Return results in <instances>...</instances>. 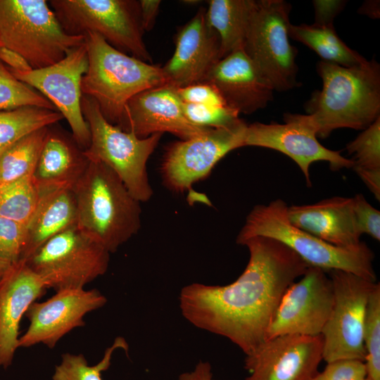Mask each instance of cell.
I'll list each match as a JSON object with an SVG mask.
<instances>
[{"label":"cell","instance_id":"15","mask_svg":"<svg viewBox=\"0 0 380 380\" xmlns=\"http://www.w3.org/2000/svg\"><path fill=\"white\" fill-rule=\"evenodd\" d=\"M334 305L331 279L324 270L309 267L284 292L266 334V340L283 335H321Z\"/></svg>","mask_w":380,"mask_h":380},{"label":"cell","instance_id":"17","mask_svg":"<svg viewBox=\"0 0 380 380\" xmlns=\"http://www.w3.org/2000/svg\"><path fill=\"white\" fill-rule=\"evenodd\" d=\"M323 360L322 335H283L246 355L245 380H313Z\"/></svg>","mask_w":380,"mask_h":380},{"label":"cell","instance_id":"18","mask_svg":"<svg viewBox=\"0 0 380 380\" xmlns=\"http://www.w3.org/2000/svg\"><path fill=\"white\" fill-rule=\"evenodd\" d=\"M183 105L177 89L170 85L142 91L127 103L119 127L141 139L169 132L186 140L206 131L208 128L194 125L186 118Z\"/></svg>","mask_w":380,"mask_h":380},{"label":"cell","instance_id":"25","mask_svg":"<svg viewBox=\"0 0 380 380\" xmlns=\"http://www.w3.org/2000/svg\"><path fill=\"white\" fill-rule=\"evenodd\" d=\"M255 6V0L208 1L205 17L220 38V59L243 49Z\"/></svg>","mask_w":380,"mask_h":380},{"label":"cell","instance_id":"24","mask_svg":"<svg viewBox=\"0 0 380 380\" xmlns=\"http://www.w3.org/2000/svg\"><path fill=\"white\" fill-rule=\"evenodd\" d=\"M77 225V204L72 189L39 192L37 208L26 225L25 246L20 261H25L54 236Z\"/></svg>","mask_w":380,"mask_h":380},{"label":"cell","instance_id":"16","mask_svg":"<svg viewBox=\"0 0 380 380\" xmlns=\"http://www.w3.org/2000/svg\"><path fill=\"white\" fill-rule=\"evenodd\" d=\"M106 303V296L99 290L84 289L60 290L45 301L34 302L25 315L30 324L20 336L18 348L42 343L53 348L65 335L84 326L87 313Z\"/></svg>","mask_w":380,"mask_h":380},{"label":"cell","instance_id":"42","mask_svg":"<svg viewBox=\"0 0 380 380\" xmlns=\"http://www.w3.org/2000/svg\"><path fill=\"white\" fill-rule=\"evenodd\" d=\"M178 380H213L211 366L208 362L200 361L193 371L180 374Z\"/></svg>","mask_w":380,"mask_h":380},{"label":"cell","instance_id":"27","mask_svg":"<svg viewBox=\"0 0 380 380\" xmlns=\"http://www.w3.org/2000/svg\"><path fill=\"white\" fill-rule=\"evenodd\" d=\"M48 127L33 132L0 150V186L32 177Z\"/></svg>","mask_w":380,"mask_h":380},{"label":"cell","instance_id":"34","mask_svg":"<svg viewBox=\"0 0 380 380\" xmlns=\"http://www.w3.org/2000/svg\"><path fill=\"white\" fill-rule=\"evenodd\" d=\"M186 118L194 125L206 128L229 127L240 118L239 113L228 106L202 105L184 103Z\"/></svg>","mask_w":380,"mask_h":380},{"label":"cell","instance_id":"41","mask_svg":"<svg viewBox=\"0 0 380 380\" xmlns=\"http://www.w3.org/2000/svg\"><path fill=\"white\" fill-rule=\"evenodd\" d=\"M139 3L142 27L144 31H149L155 24L161 1L159 0H140Z\"/></svg>","mask_w":380,"mask_h":380},{"label":"cell","instance_id":"45","mask_svg":"<svg viewBox=\"0 0 380 380\" xmlns=\"http://www.w3.org/2000/svg\"><path fill=\"white\" fill-rule=\"evenodd\" d=\"M365 380H371V379L367 377Z\"/></svg>","mask_w":380,"mask_h":380},{"label":"cell","instance_id":"8","mask_svg":"<svg viewBox=\"0 0 380 380\" xmlns=\"http://www.w3.org/2000/svg\"><path fill=\"white\" fill-rule=\"evenodd\" d=\"M63 30L71 35L99 34L110 45L145 62L152 61L143 40L139 1L51 0Z\"/></svg>","mask_w":380,"mask_h":380},{"label":"cell","instance_id":"38","mask_svg":"<svg viewBox=\"0 0 380 380\" xmlns=\"http://www.w3.org/2000/svg\"><path fill=\"white\" fill-rule=\"evenodd\" d=\"M178 94L184 103L227 106L217 89L205 82H198L177 89Z\"/></svg>","mask_w":380,"mask_h":380},{"label":"cell","instance_id":"19","mask_svg":"<svg viewBox=\"0 0 380 380\" xmlns=\"http://www.w3.org/2000/svg\"><path fill=\"white\" fill-rule=\"evenodd\" d=\"M220 51L218 34L208 23L205 9L201 8L175 36V52L161 67L165 84L179 89L202 82L220 59Z\"/></svg>","mask_w":380,"mask_h":380},{"label":"cell","instance_id":"39","mask_svg":"<svg viewBox=\"0 0 380 380\" xmlns=\"http://www.w3.org/2000/svg\"><path fill=\"white\" fill-rule=\"evenodd\" d=\"M346 1H313L315 24L334 25L335 17L343 9Z\"/></svg>","mask_w":380,"mask_h":380},{"label":"cell","instance_id":"37","mask_svg":"<svg viewBox=\"0 0 380 380\" xmlns=\"http://www.w3.org/2000/svg\"><path fill=\"white\" fill-rule=\"evenodd\" d=\"M353 210L360 234L366 233L376 241L380 240V212L371 205L362 194L353 198Z\"/></svg>","mask_w":380,"mask_h":380},{"label":"cell","instance_id":"23","mask_svg":"<svg viewBox=\"0 0 380 380\" xmlns=\"http://www.w3.org/2000/svg\"><path fill=\"white\" fill-rule=\"evenodd\" d=\"M51 127H48L32 175L39 192L72 189L89 163L72 135Z\"/></svg>","mask_w":380,"mask_h":380},{"label":"cell","instance_id":"13","mask_svg":"<svg viewBox=\"0 0 380 380\" xmlns=\"http://www.w3.org/2000/svg\"><path fill=\"white\" fill-rule=\"evenodd\" d=\"M87 68L88 56L84 43L52 65L25 72L9 70L18 80L51 102L67 120L72 137L83 150L88 148L91 139L89 125L81 108V83Z\"/></svg>","mask_w":380,"mask_h":380},{"label":"cell","instance_id":"2","mask_svg":"<svg viewBox=\"0 0 380 380\" xmlns=\"http://www.w3.org/2000/svg\"><path fill=\"white\" fill-rule=\"evenodd\" d=\"M316 69L322 89L304 107L317 137L327 138L340 128L364 130L380 117V65L374 59L350 67L320 61Z\"/></svg>","mask_w":380,"mask_h":380},{"label":"cell","instance_id":"9","mask_svg":"<svg viewBox=\"0 0 380 380\" xmlns=\"http://www.w3.org/2000/svg\"><path fill=\"white\" fill-rule=\"evenodd\" d=\"M291 6L283 0H258L243 49L274 91L300 86L298 53L289 42Z\"/></svg>","mask_w":380,"mask_h":380},{"label":"cell","instance_id":"44","mask_svg":"<svg viewBox=\"0 0 380 380\" xmlns=\"http://www.w3.org/2000/svg\"><path fill=\"white\" fill-rule=\"evenodd\" d=\"M11 265V263L0 258V280L2 279Z\"/></svg>","mask_w":380,"mask_h":380},{"label":"cell","instance_id":"6","mask_svg":"<svg viewBox=\"0 0 380 380\" xmlns=\"http://www.w3.org/2000/svg\"><path fill=\"white\" fill-rule=\"evenodd\" d=\"M84 43L62 28L45 0H0V45L21 55L32 69L52 65Z\"/></svg>","mask_w":380,"mask_h":380},{"label":"cell","instance_id":"40","mask_svg":"<svg viewBox=\"0 0 380 380\" xmlns=\"http://www.w3.org/2000/svg\"><path fill=\"white\" fill-rule=\"evenodd\" d=\"M0 61L7 65L11 71L25 72L32 70L21 55L3 46H0Z\"/></svg>","mask_w":380,"mask_h":380},{"label":"cell","instance_id":"4","mask_svg":"<svg viewBox=\"0 0 380 380\" xmlns=\"http://www.w3.org/2000/svg\"><path fill=\"white\" fill-rule=\"evenodd\" d=\"M83 36L88 68L82 79V95L93 99L104 118L119 127L132 97L165 84L161 67L128 56L95 32Z\"/></svg>","mask_w":380,"mask_h":380},{"label":"cell","instance_id":"21","mask_svg":"<svg viewBox=\"0 0 380 380\" xmlns=\"http://www.w3.org/2000/svg\"><path fill=\"white\" fill-rule=\"evenodd\" d=\"M47 287L26 264H11L0 280V366L11 365L18 348L20 322L30 306Z\"/></svg>","mask_w":380,"mask_h":380},{"label":"cell","instance_id":"11","mask_svg":"<svg viewBox=\"0 0 380 380\" xmlns=\"http://www.w3.org/2000/svg\"><path fill=\"white\" fill-rule=\"evenodd\" d=\"M334 289V305L321 335L323 360L365 361L363 324L369 297L377 281H371L350 272H327Z\"/></svg>","mask_w":380,"mask_h":380},{"label":"cell","instance_id":"33","mask_svg":"<svg viewBox=\"0 0 380 380\" xmlns=\"http://www.w3.org/2000/svg\"><path fill=\"white\" fill-rule=\"evenodd\" d=\"M23 106L56 110L51 102L39 92L18 80L0 61V110Z\"/></svg>","mask_w":380,"mask_h":380},{"label":"cell","instance_id":"12","mask_svg":"<svg viewBox=\"0 0 380 380\" xmlns=\"http://www.w3.org/2000/svg\"><path fill=\"white\" fill-rule=\"evenodd\" d=\"M247 126L239 119L229 127L208 128L193 138L169 144L160 165L165 185L175 192L191 189L226 154L243 146Z\"/></svg>","mask_w":380,"mask_h":380},{"label":"cell","instance_id":"3","mask_svg":"<svg viewBox=\"0 0 380 380\" xmlns=\"http://www.w3.org/2000/svg\"><path fill=\"white\" fill-rule=\"evenodd\" d=\"M72 191L77 227L110 253H115L140 229V202L105 164L89 161Z\"/></svg>","mask_w":380,"mask_h":380},{"label":"cell","instance_id":"46","mask_svg":"<svg viewBox=\"0 0 380 380\" xmlns=\"http://www.w3.org/2000/svg\"><path fill=\"white\" fill-rule=\"evenodd\" d=\"M1 46V45H0Z\"/></svg>","mask_w":380,"mask_h":380},{"label":"cell","instance_id":"36","mask_svg":"<svg viewBox=\"0 0 380 380\" xmlns=\"http://www.w3.org/2000/svg\"><path fill=\"white\" fill-rule=\"evenodd\" d=\"M367 370L364 362L357 360H337L327 362L313 380H365Z\"/></svg>","mask_w":380,"mask_h":380},{"label":"cell","instance_id":"35","mask_svg":"<svg viewBox=\"0 0 380 380\" xmlns=\"http://www.w3.org/2000/svg\"><path fill=\"white\" fill-rule=\"evenodd\" d=\"M26 241V226L0 217V258L11 264L21 260Z\"/></svg>","mask_w":380,"mask_h":380},{"label":"cell","instance_id":"20","mask_svg":"<svg viewBox=\"0 0 380 380\" xmlns=\"http://www.w3.org/2000/svg\"><path fill=\"white\" fill-rule=\"evenodd\" d=\"M203 82L213 84L225 103L239 113H253L273 99L272 86L243 49L219 60Z\"/></svg>","mask_w":380,"mask_h":380},{"label":"cell","instance_id":"10","mask_svg":"<svg viewBox=\"0 0 380 380\" xmlns=\"http://www.w3.org/2000/svg\"><path fill=\"white\" fill-rule=\"evenodd\" d=\"M110 253L77 226L48 240L25 262L47 289L56 291L84 286L104 274Z\"/></svg>","mask_w":380,"mask_h":380},{"label":"cell","instance_id":"7","mask_svg":"<svg viewBox=\"0 0 380 380\" xmlns=\"http://www.w3.org/2000/svg\"><path fill=\"white\" fill-rule=\"evenodd\" d=\"M81 108L89 125L91 139L84 154L89 161L101 162L110 168L139 202L148 201L153 195L146 163L163 134L139 138L108 122L96 102L82 95Z\"/></svg>","mask_w":380,"mask_h":380},{"label":"cell","instance_id":"5","mask_svg":"<svg viewBox=\"0 0 380 380\" xmlns=\"http://www.w3.org/2000/svg\"><path fill=\"white\" fill-rule=\"evenodd\" d=\"M287 205L281 199L253 207L246 217L236 242L242 243L255 236L276 239L294 251L309 267L328 272L336 270L376 281L374 253L364 242L355 248L330 244L293 225L287 216Z\"/></svg>","mask_w":380,"mask_h":380},{"label":"cell","instance_id":"14","mask_svg":"<svg viewBox=\"0 0 380 380\" xmlns=\"http://www.w3.org/2000/svg\"><path fill=\"white\" fill-rule=\"evenodd\" d=\"M284 123L248 125L243 146H259L278 151L291 158L311 186L310 167L314 162L326 161L332 170L353 167L351 159L323 146L317 140V129L310 115L285 113Z\"/></svg>","mask_w":380,"mask_h":380},{"label":"cell","instance_id":"26","mask_svg":"<svg viewBox=\"0 0 380 380\" xmlns=\"http://www.w3.org/2000/svg\"><path fill=\"white\" fill-rule=\"evenodd\" d=\"M289 36L313 50L323 61L350 67L366 60L346 44L337 34L334 25L290 24Z\"/></svg>","mask_w":380,"mask_h":380},{"label":"cell","instance_id":"22","mask_svg":"<svg viewBox=\"0 0 380 380\" xmlns=\"http://www.w3.org/2000/svg\"><path fill=\"white\" fill-rule=\"evenodd\" d=\"M287 216L295 227L334 246L355 248L362 243L353 198L335 196L314 204L288 206Z\"/></svg>","mask_w":380,"mask_h":380},{"label":"cell","instance_id":"28","mask_svg":"<svg viewBox=\"0 0 380 380\" xmlns=\"http://www.w3.org/2000/svg\"><path fill=\"white\" fill-rule=\"evenodd\" d=\"M353 170L375 198L380 200V117L348 143Z\"/></svg>","mask_w":380,"mask_h":380},{"label":"cell","instance_id":"1","mask_svg":"<svg viewBox=\"0 0 380 380\" xmlns=\"http://www.w3.org/2000/svg\"><path fill=\"white\" fill-rule=\"evenodd\" d=\"M248 264L232 283H193L179 296L182 316L194 327L227 338L246 355L255 350L287 289L309 266L281 242L265 236L245 241Z\"/></svg>","mask_w":380,"mask_h":380},{"label":"cell","instance_id":"43","mask_svg":"<svg viewBox=\"0 0 380 380\" xmlns=\"http://www.w3.org/2000/svg\"><path fill=\"white\" fill-rule=\"evenodd\" d=\"M379 1H366L359 8V13L371 18H379Z\"/></svg>","mask_w":380,"mask_h":380},{"label":"cell","instance_id":"29","mask_svg":"<svg viewBox=\"0 0 380 380\" xmlns=\"http://www.w3.org/2000/svg\"><path fill=\"white\" fill-rule=\"evenodd\" d=\"M62 119L63 117L58 110L37 106L0 110V150Z\"/></svg>","mask_w":380,"mask_h":380},{"label":"cell","instance_id":"31","mask_svg":"<svg viewBox=\"0 0 380 380\" xmlns=\"http://www.w3.org/2000/svg\"><path fill=\"white\" fill-rule=\"evenodd\" d=\"M119 348L127 350V342L122 337L115 338L105 350L101 360L94 365H89L82 354L63 353L55 367L52 380H103L101 372L109 368L113 353Z\"/></svg>","mask_w":380,"mask_h":380},{"label":"cell","instance_id":"32","mask_svg":"<svg viewBox=\"0 0 380 380\" xmlns=\"http://www.w3.org/2000/svg\"><path fill=\"white\" fill-rule=\"evenodd\" d=\"M363 342L367 356V377L380 380V284L377 282L366 307L363 324Z\"/></svg>","mask_w":380,"mask_h":380},{"label":"cell","instance_id":"30","mask_svg":"<svg viewBox=\"0 0 380 380\" xmlns=\"http://www.w3.org/2000/svg\"><path fill=\"white\" fill-rule=\"evenodd\" d=\"M39 199V189L28 177L0 186V217L27 225Z\"/></svg>","mask_w":380,"mask_h":380}]
</instances>
